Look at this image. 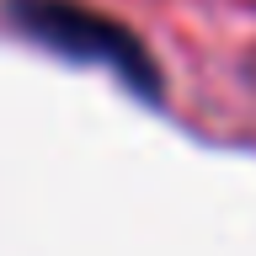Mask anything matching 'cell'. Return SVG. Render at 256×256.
<instances>
[{"label": "cell", "instance_id": "cell-1", "mask_svg": "<svg viewBox=\"0 0 256 256\" xmlns=\"http://www.w3.org/2000/svg\"><path fill=\"white\" fill-rule=\"evenodd\" d=\"M11 16H16V27L32 32L38 43L59 48L70 59H96L107 70H118V75H128L139 91L155 96V64L144 59V48L118 22L86 11L75 0H11Z\"/></svg>", "mask_w": 256, "mask_h": 256}]
</instances>
